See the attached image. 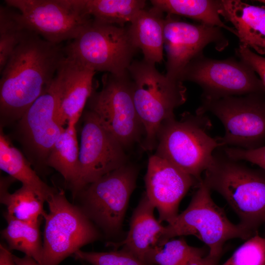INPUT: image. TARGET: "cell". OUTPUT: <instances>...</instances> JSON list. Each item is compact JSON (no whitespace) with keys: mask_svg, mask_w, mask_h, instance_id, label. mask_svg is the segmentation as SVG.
<instances>
[{"mask_svg":"<svg viewBox=\"0 0 265 265\" xmlns=\"http://www.w3.org/2000/svg\"><path fill=\"white\" fill-rule=\"evenodd\" d=\"M64 47L31 32L0 72V115L4 123L18 121L50 85L65 57Z\"/></svg>","mask_w":265,"mask_h":265,"instance_id":"cell-1","label":"cell"},{"mask_svg":"<svg viewBox=\"0 0 265 265\" xmlns=\"http://www.w3.org/2000/svg\"><path fill=\"white\" fill-rule=\"evenodd\" d=\"M203 179L211 190L223 197L239 224L257 234L265 223V171L229 157L219 147Z\"/></svg>","mask_w":265,"mask_h":265,"instance_id":"cell-2","label":"cell"},{"mask_svg":"<svg viewBox=\"0 0 265 265\" xmlns=\"http://www.w3.org/2000/svg\"><path fill=\"white\" fill-rule=\"evenodd\" d=\"M136 110L143 125L145 136L141 144L146 151L156 148L161 124L174 118V109L186 100L183 82L159 73L155 64L134 60L128 70Z\"/></svg>","mask_w":265,"mask_h":265,"instance_id":"cell-3","label":"cell"},{"mask_svg":"<svg viewBox=\"0 0 265 265\" xmlns=\"http://www.w3.org/2000/svg\"><path fill=\"white\" fill-rule=\"evenodd\" d=\"M210 120L205 114L185 112L178 120H166L158 134L155 155L170 161L200 182L210 166L215 150L220 147L217 137L208 132Z\"/></svg>","mask_w":265,"mask_h":265,"instance_id":"cell-4","label":"cell"},{"mask_svg":"<svg viewBox=\"0 0 265 265\" xmlns=\"http://www.w3.org/2000/svg\"><path fill=\"white\" fill-rule=\"evenodd\" d=\"M211 190L202 179L186 209L165 226L163 244L177 236L193 235L208 247L209 256L220 258L228 240H247L258 234L231 222L212 199Z\"/></svg>","mask_w":265,"mask_h":265,"instance_id":"cell-5","label":"cell"},{"mask_svg":"<svg viewBox=\"0 0 265 265\" xmlns=\"http://www.w3.org/2000/svg\"><path fill=\"white\" fill-rule=\"evenodd\" d=\"M66 56L95 71L128 73L137 48L128 27L92 21L64 47Z\"/></svg>","mask_w":265,"mask_h":265,"instance_id":"cell-6","label":"cell"},{"mask_svg":"<svg viewBox=\"0 0 265 265\" xmlns=\"http://www.w3.org/2000/svg\"><path fill=\"white\" fill-rule=\"evenodd\" d=\"M41 265H58L100 234L80 208L70 203L63 191H56L46 201Z\"/></svg>","mask_w":265,"mask_h":265,"instance_id":"cell-7","label":"cell"},{"mask_svg":"<svg viewBox=\"0 0 265 265\" xmlns=\"http://www.w3.org/2000/svg\"><path fill=\"white\" fill-rule=\"evenodd\" d=\"M265 94L253 93L216 99L202 98L196 114L210 112L222 122L223 136H217L220 147L252 150L265 143Z\"/></svg>","mask_w":265,"mask_h":265,"instance_id":"cell-8","label":"cell"},{"mask_svg":"<svg viewBox=\"0 0 265 265\" xmlns=\"http://www.w3.org/2000/svg\"><path fill=\"white\" fill-rule=\"evenodd\" d=\"M86 105L125 149L141 143L145 130L135 109L128 72L123 76L105 74L102 89L93 90Z\"/></svg>","mask_w":265,"mask_h":265,"instance_id":"cell-9","label":"cell"},{"mask_svg":"<svg viewBox=\"0 0 265 265\" xmlns=\"http://www.w3.org/2000/svg\"><path fill=\"white\" fill-rule=\"evenodd\" d=\"M138 173L134 165L127 163L79 192L84 204L83 211L109 235L120 231Z\"/></svg>","mask_w":265,"mask_h":265,"instance_id":"cell-10","label":"cell"},{"mask_svg":"<svg viewBox=\"0 0 265 265\" xmlns=\"http://www.w3.org/2000/svg\"><path fill=\"white\" fill-rule=\"evenodd\" d=\"M179 80L197 83L203 90L201 98L209 99L265 94L256 73L244 62L231 58L216 60L200 55L187 65Z\"/></svg>","mask_w":265,"mask_h":265,"instance_id":"cell-11","label":"cell"},{"mask_svg":"<svg viewBox=\"0 0 265 265\" xmlns=\"http://www.w3.org/2000/svg\"><path fill=\"white\" fill-rule=\"evenodd\" d=\"M5 3L20 13L29 30L55 44L74 39L92 20L74 0H6Z\"/></svg>","mask_w":265,"mask_h":265,"instance_id":"cell-12","label":"cell"},{"mask_svg":"<svg viewBox=\"0 0 265 265\" xmlns=\"http://www.w3.org/2000/svg\"><path fill=\"white\" fill-rule=\"evenodd\" d=\"M79 174L71 188L75 196L86 186L128 163L125 148L92 111L82 115Z\"/></svg>","mask_w":265,"mask_h":265,"instance_id":"cell-13","label":"cell"},{"mask_svg":"<svg viewBox=\"0 0 265 265\" xmlns=\"http://www.w3.org/2000/svg\"><path fill=\"white\" fill-rule=\"evenodd\" d=\"M211 43L219 51L228 45L221 28L202 23H188L178 16L167 14L164 22V47L167 56L165 75L179 80L187 65L203 54L204 49Z\"/></svg>","mask_w":265,"mask_h":265,"instance_id":"cell-14","label":"cell"},{"mask_svg":"<svg viewBox=\"0 0 265 265\" xmlns=\"http://www.w3.org/2000/svg\"><path fill=\"white\" fill-rule=\"evenodd\" d=\"M56 105L52 81L18 121L26 151L35 162L46 165L52 148L65 128L56 119Z\"/></svg>","mask_w":265,"mask_h":265,"instance_id":"cell-15","label":"cell"},{"mask_svg":"<svg viewBox=\"0 0 265 265\" xmlns=\"http://www.w3.org/2000/svg\"><path fill=\"white\" fill-rule=\"evenodd\" d=\"M146 194L167 223L178 215L180 203L188 190L200 182L170 161L155 154L148 160L144 178Z\"/></svg>","mask_w":265,"mask_h":265,"instance_id":"cell-16","label":"cell"},{"mask_svg":"<svg viewBox=\"0 0 265 265\" xmlns=\"http://www.w3.org/2000/svg\"><path fill=\"white\" fill-rule=\"evenodd\" d=\"M95 73L66 56L61 62L53 81L57 104L55 118L61 126L77 124L81 117L94 90Z\"/></svg>","mask_w":265,"mask_h":265,"instance_id":"cell-17","label":"cell"},{"mask_svg":"<svg viewBox=\"0 0 265 265\" xmlns=\"http://www.w3.org/2000/svg\"><path fill=\"white\" fill-rule=\"evenodd\" d=\"M219 15L234 26L240 45L265 54V5L240 0H222Z\"/></svg>","mask_w":265,"mask_h":265,"instance_id":"cell-18","label":"cell"},{"mask_svg":"<svg viewBox=\"0 0 265 265\" xmlns=\"http://www.w3.org/2000/svg\"><path fill=\"white\" fill-rule=\"evenodd\" d=\"M155 209L144 192L132 212L126 238L114 243V246H123L144 261L145 256L151 250L162 245L165 226L155 217Z\"/></svg>","mask_w":265,"mask_h":265,"instance_id":"cell-19","label":"cell"},{"mask_svg":"<svg viewBox=\"0 0 265 265\" xmlns=\"http://www.w3.org/2000/svg\"><path fill=\"white\" fill-rule=\"evenodd\" d=\"M163 14L154 6L144 8L136 15L128 27L133 43L143 54V59L154 64L163 59Z\"/></svg>","mask_w":265,"mask_h":265,"instance_id":"cell-20","label":"cell"},{"mask_svg":"<svg viewBox=\"0 0 265 265\" xmlns=\"http://www.w3.org/2000/svg\"><path fill=\"white\" fill-rule=\"evenodd\" d=\"M0 168L22 185L34 190L47 201L56 190L45 184L30 166L23 154L14 147L3 132H0Z\"/></svg>","mask_w":265,"mask_h":265,"instance_id":"cell-21","label":"cell"},{"mask_svg":"<svg viewBox=\"0 0 265 265\" xmlns=\"http://www.w3.org/2000/svg\"><path fill=\"white\" fill-rule=\"evenodd\" d=\"M93 21L121 26L145 8L143 0H74Z\"/></svg>","mask_w":265,"mask_h":265,"instance_id":"cell-22","label":"cell"},{"mask_svg":"<svg viewBox=\"0 0 265 265\" xmlns=\"http://www.w3.org/2000/svg\"><path fill=\"white\" fill-rule=\"evenodd\" d=\"M151 2L167 14L187 17L200 23L225 28L236 35L234 28L226 26L220 18L221 0H152Z\"/></svg>","mask_w":265,"mask_h":265,"instance_id":"cell-23","label":"cell"},{"mask_svg":"<svg viewBox=\"0 0 265 265\" xmlns=\"http://www.w3.org/2000/svg\"><path fill=\"white\" fill-rule=\"evenodd\" d=\"M70 123L54 143L47 159L46 165L57 171L70 187L79 174V146L76 126Z\"/></svg>","mask_w":265,"mask_h":265,"instance_id":"cell-24","label":"cell"},{"mask_svg":"<svg viewBox=\"0 0 265 265\" xmlns=\"http://www.w3.org/2000/svg\"><path fill=\"white\" fill-rule=\"evenodd\" d=\"M6 227L1 232L9 249L17 250L34 259L41 264L43 242H42L39 222L30 223L16 219L6 212Z\"/></svg>","mask_w":265,"mask_h":265,"instance_id":"cell-25","label":"cell"},{"mask_svg":"<svg viewBox=\"0 0 265 265\" xmlns=\"http://www.w3.org/2000/svg\"><path fill=\"white\" fill-rule=\"evenodd\" d=\"M45 200L32 189L22 186L13 193L1 186L0 202L7 208L6 213L19 220L30 222H39L41 216L46 212L43 204Z\"/></svg>","mask_w":265,"mask_h":265,"instance_id":"cell-26","label":"cell"},{"mask_svg":"<svg viewBox=\"0 0 265 265\" xmlns=\"http://www.w3.org/2000/svg\"><path fill=\"white\" fill-rule=\"evenodd\" d=\"M20 13L8 6L0 7V72L18 46L31 32Z\"/></svg>","mask_w":265,"mask_h":265,"instance_id":"cell-27","label":"cell"},{"mask_svg":"<svg viewBox=\"0 0 265 265\" xmlns=\"http://www.w3.org/2000/svg\"><path fill=\"white\" fill-rule=\"evenodd\" d=\"M207 248L189 245L183 238L169 239L151 250L144 261L155 265H186L197 257H205Z\"/></svg>","mask_w":265,"mask_h":265,"instance_id":"cell-28","label":"cell"},{"mask_svg":"<svg viewBox=\"0 0 265 265\" xmlns=\"http://www.w3.org/2000/svg\"><path fill=\"white\" fill-rule=\"evenodd\" d=\"M74 255L76 259L92 265H155L139 259L124 248L106 252H83L79 250Z\"/></svg>","mask_w":265,"mask_h":265,"instance_id":"cell-29","label":"cell"},{"mask_svg":"<svg viewBox=\"0 0 265 265\" xmlns=\"http://www.w3.org/2000/svg\"><path fill=\"white\" fill-rule=\"evenodd\" d=\"M220 265H265V237L252 236Z\"/></svg>","mask_w":265,"mask_h":265,"instance_id":"cell-30","label":"cell"},{"mask_svg":"<svg viewBox=\"0 0 265 265\" xmlns=\"http://www.w3.org/2000/svg\"><path fill=\"white\" fill-rule=\"evenodd\" d=\"M222 148L229 157L236 160L250 162L258 165L265 171V145L252 150H245L233 147Z\"/></svg>","mask_w":265,"mask_h":265,"instance_id":"cell-31","label":"cell"},{"mask_svg":"<svg viewBox=\"0 0 265 265\" xmlns=\"http://www.w3.org/2000/svg\"><path fill=\"white\" fill-rule=\"evenodd\" d=\"M239 60L249 66L260 77L265 88V57L241 45L236 49Z\"/></svg>","mask_w":265,"mask_h":265,"instance_id":"cell-32","label":"cell"},{"mask_svg":"<svg viewBox=\"0 0 265 265\" xmlns=\"http://www.w3.org/2000/svg\"><path fill=\"white\" fill-rule=\"evenodd\" d=\"M220 258L209 256L197 257L189 261L186 265H218Z\"/></svg>","mask_w":265,"mask_h":265,"instance_id":"cell-33","label":"cell"},{"mask_svg":"<svg viewBox=\"0 0 265 265\" xmlns=\"http://www.w3.org/2000/svg\"><path fill=\"white\" fill-rule=\"evenodd\" d=\"M0 265H17L9 249L0 245Z\"/></svg>","mask_w":265,"mask_h":265,"instance_id":"cell-34","label":"cell"},{"mask_svg":"<svg viewBox=\"0 0 265 265\" xmlns=\"http://www.w3.org/2000/svg\"><path fill=\"white\" fill-rule=\"evenodd\" d=\"M14 259L17 265H41L32 258L26 255L22 258L14 256Z\"/></svg>","mask_w":265,"mask_h":265,"instance_id":"cell-35","label":"cell"},{"mask_svg":"<svg viewBox=\"0 0 265 265\" xmlns=\"http://www.w3.org/2000/svg\"><path fill=\"white\" fill-rule=\"evenodd\" d=\"M257 1H259L260 3H263L264 5H265V0H257Z\"/></svg>","mask_w":265,"mask_h":265,"instance_id":"cell-36","label":"cell"},{"mask_svg":"<svg viewBox=\"0 0 265 265\" xmlns=\"http://www.w3.org/2000/svg\"><path fill=\"white\" fill-rule=\"evenodd\" d=\"M264 224H265V223Z\"/></svg>","mask_w":265,"mask_h":265,"instance_id":"cell-37","label":"cell"}]
</instances>
